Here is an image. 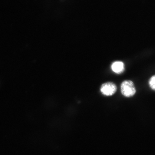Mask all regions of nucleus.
Wrapping results in <instances>:
<instances>
[{"mask_svg": "<svg viewBox=\"0 0 155 155\" xmlns=\"http://www.w3.org/2000/svg\"><path fill=\"white\" fill-rule=\"evenodd\" d=\"M155 76L154 75L150 78V79L149 81V84L150 87L153 91L155 90Z\"/></svg>", "mask_w": 155, "mask_h": 155, "instance_id": "obj_4", "label": "nucleus"}, {"mask_svg": "<svg viewBox=\"0 0 155 155\" xmlns=\"http://www.w3.org/2000/svg\"><path fill=\"white\" fill-rule=\"evenodd\" d=\"M101 91L106 96H111L115 94L117 91V86L114 82H107L103 84L101 87Z\"/></svg>", "mask_w": 155, "mask_h": 155, "instance_id": "obj_2", "label": "nucleus"}, {"mask_svg": "<svg viewBox=\"0 0 155 155\" xmlns=\"http://www.w3.org/2000/svg\"><path fill=\"white\" fill-rule=\"evenodd\" d=\"M111 69L113 72L117 74H121L124 72L125 65L122 61H116L112 64Z\"/></svg>", "mask_w": 155, "mask_h": 155, "instance_id": "obj_3", "label": "nucleus"}, {"mask_svg": "<svg viewBox=\"0 0 155 155\" xmlns=\"http://www.w3.org/2000/svg\"><path fill=\"white\" fill-rule=\"evenodd\" d=\"M121 91L124 96L130 97L134 96L136 92L135 85L132 81H124L121 84Z\"/></svg>", "mask_w": 155, "mask_h": 155, "instance_id": "obj_1", "label": "nucleus"}]
</instances>
